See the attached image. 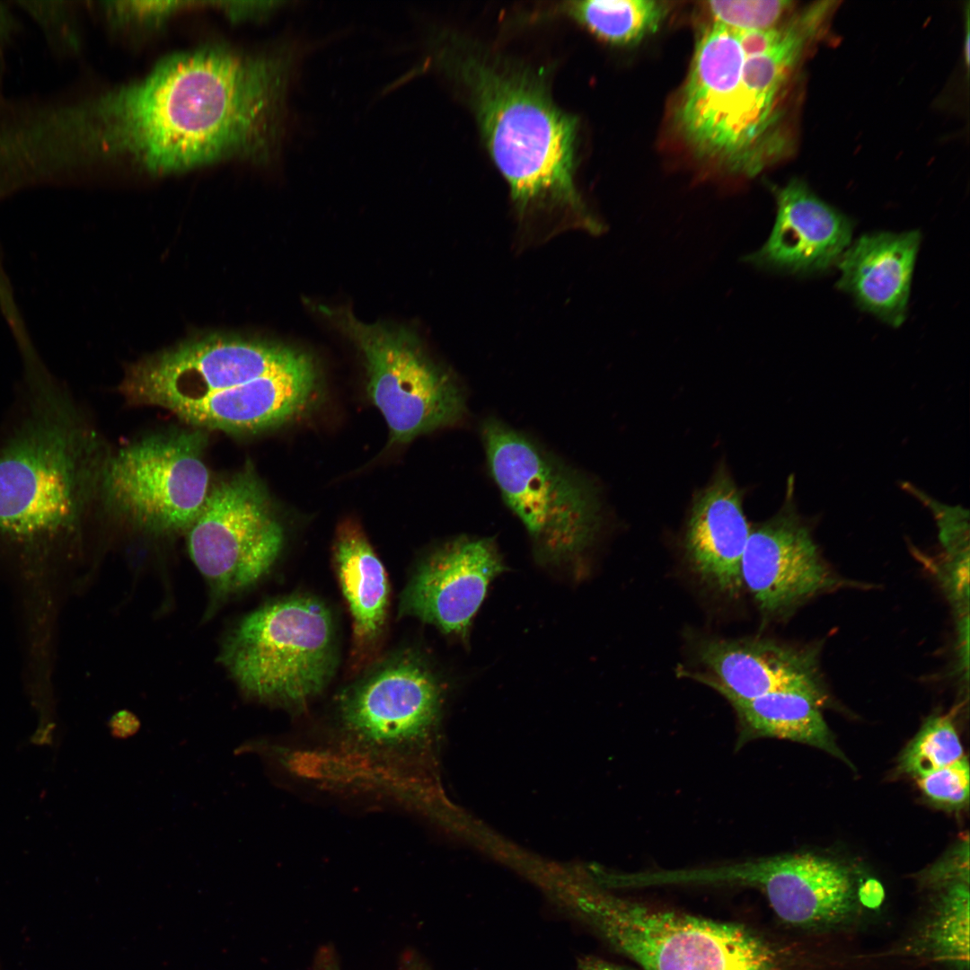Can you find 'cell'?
<instances>
[{"label": "cell", "mask_w": 970, "mask_h": 970, "mask_svg": "<svg viewBox=\"0 0 970 970\" xmlns=\"http://www.w3.org/2000/svg\"><path fill=\"white\" fill-rule=\"evenodd\" d=\"M313 49L290 35L255 52L206 47L128 85L67 93L69 166L76 173L116 163L161 174L226 159L280 165L293 124L290 96Z\"/></svg>", "instance_id": "1"}, {"label": "cell", "mask_w": 970, "mask_h": 970, "mask_svg": "<svg viewBox=\"0 0 970 970\" xmlns=\"http://www.w3.org/2000/svg\"><path fill=\"white\" fill-rule=\"evenodd\" d=\"M821 30L803 12L787 21L772 47L750 51L736 31L705 26L671 111L683 147L719 172L742 178L756 176L780 158L787 146L789 84Z\"/></svg>", "instance_id": "2"}, {"label": "cell", "mask_w": 970, "mask_h": 970, "mask_svg": "<svg viewBox=\"0 0 970 970\" xmlns=\"http://www.w3.org/2000/svg\"><path fill=\"white\" fill-rule=\"evenodd\" d=\"M316 385L315 366L303 352L212 335L137 363L122 391L131 402L168 410L194 426L244 434L299 415Z\"/></svg>", "instance_id": "3"}, {"label": "cell", "mask_w": 970, "mask_h": 970, "mask_svg": "<svg viewBox=\"0 0 970 970\" xmlns=\"http://www.w3.org/2000/svg\"><path fill=\"white\" fill-rule=\"evenodd\" d=\"M101 465L94 436L68 398L37 384L0 446V534L27 549L74 534L97 491Z\"/></svg>", "instance_id": "4"}, {"label": "cell", "mask_w": 970, "mask_h": 970, "mask_svg": "<svg viewBox=\"0 0 970 970\" xmlns=\"http://www.w3.org/2000/svg\"><path fill=\"white\" fill-rule=\"evenodd\" d=\"M481 133L522 213L558 209L598 233L574 183L576 119L558 108L537 80L476 57L455 63Z\"/></svg>", "instance_id": "5"}, {"label": "cell", "mask_w": 970, "mask_h": 970, "mask_svg": "<svg viewBox=\"0 0 970 970\" xmlns=\"http://www.w3.org/2000/svg\"><path fill=\"white\" fill-rule=\"evenodd\" d=\"M575 911L595 934L641 970H792L786 948L745 923L596 888L577 897Z\"/></svg>", "instance_id": "6"}, {"label": "cell", "mask_w": 970, "mask_h": 970, "mask_svg": "<svg viewBox=\"0 0 970 970\" xmlns=\"http://www.w3.org/2000/svg\"><path fill=\"white\" fill-rule=\"evenodd\" d=\"M481 432L491 476L526 529L538 561L577 562L602 525L594 482L498 419H486Z\"/></svg>", "instance_id": "7"}, {"label": "cell", "mask_w": 970, "mask_h": 970, "mask_svg": "<svg viewBox=\"0 0 970 970\" xmlns=\"http://www.w3.org/2000/svg\"><path fill=\"white\" fill-rule=\"evenodd\" d=\"M222 660L249 696L301 710L324 690L336 668L331 613L308 595L264 604L232 630Z\"/></svg>", "instance_id": "8"}, {"label": "cell", "mask_w": 970, "mask_h": 970, "mask_svg": "<svg viewBox=\"0 0 970 970\" xmlns=\"http://www.w3.org/2000/svg\"><path fill=\"white\" fill-rule=\"evenodd\" d=\"M205 445L198 431L137 440L101 463L97 491L108 510L139 528H190L211 489Z\"/></svg>", "instance_id": "9"}, {"label": "cell", "mask_w": 970, "mask_h": 970, "mask_svg": "<svg viewBox=\"0 0 970 970\" xmlns=\"http://www.w3.org/2000/svg\"><path fill=\"white\" fill-rule=\"evenodd\" d=\"M336 318L363 356L367 392L389 428L392 444L408 443L464 418L466 397L461 385L408 331L366 324L350 313Z\"/></svg>", "instance_id": "10"}, {"label": "cell", "mask_w": 970, "mask_h": 970, "mask_svg": "<svg viewBox=\"0 0 970 970\" xmlns=\"http://www.w3.org/2000/svg\"><path fill=\"white\" fill-rule=\"evenodd\" d=\"M652 886L745 887L760 891L777 917L804 929L840 927L859 910L847 867L812 854L764 857L683 869H654Z\"/></svg>", "instance_id": "11"}, {"label": "cell", "mask_w": 970, "mask_h": 970, "mask_svg": "<svg viewBox=\"0 0 970 970\" xmlns=\"http://www.w3.org/2000/svg\"><path fill=\"white\" fill-rule=\"evenodd\" d=\"M441 690L419 658L405 657L378 667L340 697V743L361 756L401 763L429 741L440 718Z\"/></svg>", "instance_id": "12"}, {"label": "cell", "mask_w": 970, "mask_h": 970, "mask_svg": "<svg viewBox=\"0 0 970 970\" xmlns=\"http://www.w3.org/2000/svg\"><path fill=\"white\" fill-rule=\"evenodd\" d=\"M190 558L216 592L232 594L261 578L284 544V528L251 468L211 488L190 526Z\"/></svg>", "instance_id": "13"}, {"label": "cell", "mask_w": 970, "mask_h": 970, "mask_svg": "<svg viewBox=\"0 0 970 970\" xmlns=\"http://www.w3.org/2000/svg\"><path fill=\"white\" fill-rule=\"evenodd\" d=\"M741 575L758 609L767 616L783 614L842 584L797 510L793 481H789L778 513L750 532Z\"/></svg>", "instance_id": "14"}, {"label": "cell", "mask_w": 970, "mask_h": 970, "mask_svg": "<svg viewBox=\"0 0 970 970\" xmlns=\"http://www.w3.org/2000/svg\"><path fill=\"white\" fill-rule=\"evenodd\" d=\"M506 569L492 540L449 541L419 565L402 593L400 611L465 640L489 585Z\"/></svg>", "instance_id": "15"}, {"label": "cell", "mask_w": 970, "mask_h": 970, "mask_svg": "<svg viewBox=\"0 0 970 970\" xmlns=\"http://www.w3.org/2000/svg\"><path fill=\"white\" fill-rule=\"evenodd\" d=\"M710 674L682 670L722 696L753 699L773 692L807 695L820 705L826 699L816 654L763 638L705 639L697 648Z\"/></svg>", "instance_id": "16"}, {"label": "cell", "mask_w": 970, "mask_h": 970, "mask_svg": "<svg viewBox=\"0 0 970 970\" xmlns=\"http://www.w3.org/2000/svg\"><path fill=\"white\" fill-rule=\"evenodd\" d=\"M776 218L767 242L745 260L795 275L823 273L837 265L851 242L853 223L800 180L774 189Z\"/></svg>", "instance_id": "17"}, {"label": "cell", "mask_w": 970, "mask_h": 970, "mask_svg": "<svg viewBox=\"0 0 970 970\" xmlns=\"http://www.w3.org/2000/svg\"><path fill=\"white\" fill-rule=\"evenodd\" d=\"M750 532L742 493L722 467L692 503L684 535L692 569L719 593L739 595L744 587L742 557Z\"/></svg>", "instance_id": "18"}, {"label": "cell", "mask_w": 970, "mask_h": 970, "mask_svg": "<svg viewBox=\"0 0 970 970\" xmlns=\"http://www.w3.org/2000/svg\"><path fill=\"white\" fill-rule=\"evenodd\" d=\"M922 235L917 230L866 234L839 260L837 287L863 311L897 328L905 321Z\"/></svg>", "instance_id": "19"}, {"label": "cell", "mask_w": 970, "mask_h": 970, "mask_svg": "<svg viewBox=\"0 0 970 970\" xmlns=\"http://www.w3.org/2000/svg\"><path fill=\"white\" fill-rule=\"evenodd\" d=\"M333 560L352 619V654L359 666L373 657L384 630L390 598L387 574L366 536L353 523L339 527Z\"/></svg>", "instance_id": "20"}, {"label": "cell", "mask_w": 970, "mask_h": 970, "mask_svg": "<svg viewBox=\"0 0 970 970\" xmlns=\"http://www.w3.org/2000/svg\"><path fill=\"white\" fill-rule=\"evenodd\" d=\"M736 711L739 742L777 737L807 744L846 761L819 710L820 704L796 692H773L753 699L723 696Z\"/></svg>", "instance_id": "21"}, {"label": "cell", "mask_w": 970, "mask_h": 970, "mask_svg": "<svg viewBox=\"0 0 970 970\" xmlns=\"http://www.w3.org/2000/svg\"><path fill=\"white\" fill-rule=\"evenodd\" d=\"M904 949L953 970L969 969V883L938 890L921 926Z\"/></svg>", "instance_id": "22"}, {"label": "cell", "mask_w": 970, "mask_h": 970, "mask_svg": "<svg viewBox=\"0 0 970 970\" xmlns=\"http://www.w3.org/2000/svg\"><path fill=\"white\" fill-rule=\"evenodd\" d=\"M560 9L602 40L628 46L655 33L670 7L656 0H586L565 2Z\"/></svg>", "instance_id": "23"}, {"label": "cell", "mask_w": 970, "mask_h": 970, "mask_svg": "<svg viewBox=\"0 0 970 970\" xmlns=\"http://www.w3.org/2000/svg\"><path fill=\"white\" fill-rule=\"evenodd\" d=\"M964 757L957 732L948 716L930 718L901 758V767L915 778L948 766Z\"/></svg>", "instance_id": "24"}, {"label": "cell", "mask_w": 970, "mask_h": 970, "mask_svg": "<svg viewBox=\"0 0 970 970\" xmlns=\"http://www.w3.org/2000/svg\"><path fill=\"white\" fill-rule=\"evenodd\" d=\"M41 29L52 55L58 59L75 56L81 48L75 7L68 1H13Z\"/></svg>", "instance_id": "25"}, {"label": "cell", "mask_w": 970, "mask_h": 970, "mask_svg": "<svg viewBox=\"0 0 970 970\" xmlns=\"http://www.w3.org/2000/svg\"><path fill=\"white\" fill-rule=\"evenodd\" d=\"M793 2L785 0L709 1L705 9L711 23L734 31L768 30L780 25Z\"/></svg>", "instance_id": "26"}, {"label": "cell", "mask_w": 970, "mask_h": 970, "mask_svg": "<svg viewBox=\"0 0 970 970\" xmlns=\"http://www.w3.org/2000/svg\"><path fill=\"white\" fill-rule=\"evenodd\" d=\"M917 779L932 802L951 807H962L969 798V763L966 757Z\"/></svg>", "instance_id": "27"}, {"label": "cell", "mask_w": 970, "mask_h": 970, "mask_svg": "<svg viewBox=\"0 0 970 970\" xmlns=\"http://www.w3.org/2000/svg\"><path fill=\"white\" fill-rule=\"evenodd\" d=\"M968 840L958 843L949 855L933 865L921 877V883L935 891L957 882L969 883Z\"/></svg>", "instance_id": "28"}, {"label": "cell", "mask_w": 970, "mask_h": 970, "mask_svg": "<svg viewBox=\"0 0 970 970\" xmlns=\"http://www.w3.org/2000/svg\"><path fill=\"white\" fill-rule=\"evenodd\" d=\"M281 1H224L216 2L215 8L234 20L266 17L287 4Z\"/></svg>", "instance_id": "29"}, {"label": "cell", "mask_w": 970, "mask_h": 970, "mask_svg": "<svg viewBox=\"0 0 970 970\" xmlns=\"http://www.w3.org/2000/svg\"><path fill=\"white\" fill-rule=\"evenodd\" d=\"M22 30L18 18L13 14L7 2L0 1V73L5 67L4 54L13 43L14 39Z\"/></svg>", "instance_id": "30"}, {"label": "cell", "mask_w": 970, "mask_h": 970, "mask_svg": "<svg viewBox=\"0 0 970 970\" xmlns=\"http://www.w3.org/2000/svg\"><path fill=\"white\" fill-rule=\"evenodd\" d=\"M138 718L128 710H119L113 714L109 721V728L113 737L126 739L136 735L140 728Z\"/></svg>", "instance_id": "31"}, {"label": "cell", "mask_w": 970, "mask_h": 970, "mask_svg": "<svg viewBox=\"0 0 970 970\" xmlns=\"http://www.w3.org/2000/svg\"><path fill=\"white\" fill-rule=\"evenodd\" d=\"M310 970H341L340 957L331 943H324L316 949Z\"/></svg>", "instance_id": "32"}, {"label": "cell", "mask_w": 970, "mask_h": 970, "mask_svg": "<svg viewBox=\"0 0 970 970\" xmlns=\"http://www.w3.org/2000/svg\"><path fill=\"white\" fill-rule=\"evenodd\" d=\"M576 970H631L596 957H584L577 964Z\"/></svg>", "instance_id": "33"}, {"label": "cell", "mask_w": 970, "mask_h": 970, "mask_svg": "<svg viewBox=\"0 0 970 970\" xmlns=\"http://www.w3.org/2000/svg\"><path fill=\"white\" fill-rule=\"evenodd\" d=\"M399 970H431V968L418 951L407 950L400 957Z\"/></svg>", "instance_id": "34"}]
</instances>
